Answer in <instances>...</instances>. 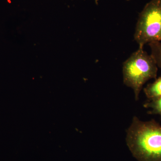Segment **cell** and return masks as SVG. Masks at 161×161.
<instances>
[{
  "label": "cell",
  "instance_id": "obj_4",
  "mask_svg": "<svg viewBox=\"0 0 161 161\" xmlns=\"http://www.w3.org/2000/svg\"><path fill=\"white\" fill-rule=\"evenodd\" d=\"M145 95L149 100L158 98L161 96V77L155 79L152 83L147 85L144 89Z\"/></svg>",
  "mask_w": 161,
  "mask_h": 161
},
{
  "label": "cell",
  "instance_id": "obj_5",
  "mask_svg": "<svg viewBox=\"0 0 161 161\" xmlns=\"http://www.w3.org/2000/svg\"><path fill=\"white\" fill-rule=\"evenodd\" d=\"M145 108H151L152 110L148 112L149 114L160 115L161 117V96L154 99L149 100L144 104Z\"/></svg>",
  "mask_w": 161,
  "mask_h": 161
},
{
  "label": "cell",
  "instance_id": "obj_6",
  "mask_svg": "<svg viewBox=\"0 0 161 161\" xmlns=\"http://www.w3.org/2000/svg\"><path fill=\"white\" fill-rule=\"evenodd\" d=\"M151 55L155 60L158 67L161 69V42L149 43Z\"/></svg>",
  "mask_w": 161,
  "mask_h": 161
},
{
  "label": "cell",
  "instance_id": "obj_2",
  "mask_svg": "<svg viewBox=\"0 0 161 161\" xmlns=\"http://www.w3.org/2000/svg\"><path fill=\"white\" fill-rule=\"evenodd\" d=\"M158 67L151 55L139 47L124 62V83L134 92L136 100L139 98L143 86L150 79H156Z\"/></svg>",
  "mask_w": 161,
  "mask_h": 161
},
{
  "label": "cell",
  "instance_id": "obj_3",
  "mask_svg": "<svg viewBox=\"0 0 161 161\" xmlns=\"http://www.w3.org/2000/svg\"><path fill=\"white\" fill-rule=\"evenodd\" d=\"M134 39L139 46L161 42V0H151L141 12L136 23Z\"/></svg>",
  "mask_w": 161,
  "mask_h": 161
},
{
  "label": "cell",
  "instance_id": "obj_1",
  "mask_svg": "<svg viewBox=\"0 0 161 161\" xmlns=\"http://www.w3.org/2000/svg\"><path fill=\"white\" fill-rule=\"evenodd\" d=\"M126 142L138 161H161V126L155 120H141L136 116L126 131Z\"/></svg>",
  "mask_w": 161,
  "mask_h": 161
}]
</instances>
